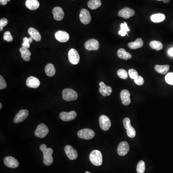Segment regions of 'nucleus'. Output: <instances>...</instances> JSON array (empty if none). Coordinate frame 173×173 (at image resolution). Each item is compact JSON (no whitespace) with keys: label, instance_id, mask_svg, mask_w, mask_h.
I'll return each mask as SVG.
<instances>
[{"label":"nucleus","instance_id":"6","mask_svg":"<svg viewBox=\"0 0 173 173\" xmlns=\"http://www.w3.org/2000/svg\"><path fill=\"white\" fill-rule=\"evenodd\" d=\"M49 133L48 127L44 124H40L37 127L35 131V135L39 138H44Z\"/></svg>","mask_w":173,"mask_h":173},{"label":"nucleus","instance_id":"47","mask_svg":"<svg viewBox=\"0 0 173 173\" xmlns=\"http://www.w3.org/2000/svg\"><path fill=\"white\" fill-rule=\"evenodd\" d=\"M7 1H8V2H10V1L11 0H7Z\"/></svg>","mask_w":173,"mask_h":173},{"label":"nucleus","instance_id":"34","mask_svg":"<svg viewBox=\"0 0 173 173\" xmlns=\"http://www.w3.org/2000/svg\"><path fill=\"white\" fill-rule=\"evenodd\" d=\"M33 42V39L30 37V38H27V37H25L23 39V42L22 43V47L26 48L29 49L30 47V44Z\"/></svg>","mask_w":173,"mask_h":173},{"label":"nucleus","instance_id":"20","mask_svg":"<svg viewBox=\"0 0 173 173\" xmlns=\"http://www.w3.org/2000/svg\"><path fill=\"white\" fill-rule=\"evenodd\" d=\"M26 85L29 88L36 89L40 85V81L38 79L34 76H29L26 81Z\"/></svg>","mask_w":173,"mask_h":173},{"label":"nucleus","instance_id":"41","mask_svg":"<svg viewBox=\"0 0 173 173\" xmlns=\"http://www.w3.org/2000/svg\"><path fill=\"white\" fill-rule=\"evenodd\" d=\"M8 23L7 19H2L0 20V31L3 30V28L7 25Z\"/></svg>","mask_w":173,"mask_h":173},{"label":"nucleus","instance_id":"26","mask_svg":"<svg viewBox=\"0 0 173 173\" xmlns=\"http://www.w3.org/2000/svg\"><path fill=\"white\" fill-rule=\"evenodd\" d=\"M128 47L131 49H137L142 47L143 45V42L141 38H138L134 42H129L128 44Z\"/></svg>","mask_w":173,"mask_h":173},{"label":"nucleus","instance_id":"25","mask_svg":"<svg viewBox=\"0 0 173 173\" xmlns=\"http://www.w3.org/2000/svg\"><path fill=\"white\" fill-rule=\"evenodd\" d=\"M20 52L21 53V56L23 60L25 61H29L30 60V56L31 55V52L26 48L22 47L20 48Z\"/></svg>","mask_w":173,"mask_h":173},{"label":"nucleus","instance_id":"46","mask_svg":"<svg viewBox=\"0 0 173 173\" xmlns=\"http://www.w3.org/2000/svg\"><path fill=\"white\" fill-rule=\"evenodd\" d=\"M85 173H90V172H85Z\"/></svg>","mask_w":173,"mask_h":173},{"label":"nucleus","instance_id":"35","mask_svg":"<svg viewBox=\"0 0 173 173\" xmlns=\"http://www.w3.org/2000/svg\"><path fill=\"white\" fill-rule=\"evenodd\" d=\"M117 75L120 78L123 80H126L128 77V74L124 69H119L117 71Z\"/></svg>","mask_w":173,"mask_h":173},{"label":"nucleus","instance_id":"27","mask_svg":"<svg viewBox=\"0 0 173 173\" xmlns=\"http://www.w3.org/2000/svg\"><path fill=\"white\" fill-rule=\"evenodd\" d=\"M45 72L48 76L51 77L56 74V69L53 64L49 63L46 65L45 68Z\"/></svg>","mask_w":173,"mask_h":173},{"label":"nucleus","instance_id":"21","mask_svg":"<svg viewBox=\"0 0 173 173\" xmlns=\"http://www.w3.org/2000/svg\"><path fill=\"white\" fill-rule=\"evenodd\" d=\"M53 18L57 21H61L63 19L65 13L62 8L60 7H54L53 10Z\"/></svg>","mask_w":173,"mask_h":173},{"label":"nucleus","instance_id":"39","mask_svg":"<svg viewBox=\"0 0 173 173\" xmlns=\"http://www.w3.org/2000/svg\"><path fill=\"white\" fill-rule=\"evenodd\" d=\"M134 82L137 85H142L144 84V79L142 76H138L137 78L134 80Z\"/></svg>","mask_w":173,"mask_h":173},{"label":"nucleus","instance_id":"43","mask_svg":"<svg viewBox=\"0 0 173 173\" xmlns=\"http://www.w3.org/2000/svg\"><path fill=\"white\" fill-rule=\"evenodd\" d=\"M168 53L170 56H173V47L170 49L168 51Z\"/></svg>","mask_w":173,"mask_h":173},{"label":"nucleus","instance_id":"29","mask_svg":"<svg viewBox=\"0 0 173 173\" xmlns=\"http://www.w3.org/2000/svg\"><path fill=\"white\" fill-rule=\"evenodd\" d=\"M151 19L152 22L154 23H160L165 20V16L163 14H154L151 15Z\"/></svg>","mask_w":173,"mask_h":173},{"label":"nucleus","instance_id":"1","mask_svg":"<svg viewBox=\"0 0 173 173\" xmlns=\"http://www.w3.org/2000/svg\"><path fill=\"white\" fill-rule=\"evenodd\" d=\"M40 151L43 154V163L45 165L49 166L53 163V158L52 154H53V150L51 148H47L45 144H42L39 147Z\"/></svg>","mask_w":173,"mask_h":173},{"label":"nucleus","instance_id":"22","mask_svg":"<svg viewBox=\"0 0 173 173\" xmlns=\"http://www.w3.org/2000/svg\"><path fill=\"white\" fill-rule=\"evenodd\" d=\"M28 33L30 35V37L36 40L37 42H39L42 39V36L37 29L33 28H29L28 29Z\"/></svg>","mask_w":173,"mask_h":173},{"label":"nucleus","instance_id":"3","mask_svg":"<svg viewBox=\"0 0 173 173\" xmlns=\"http://www.w3.org/2000/svg\"><path fill=\"white\" fill-rule=\"evenodd\" d=\"M78 97V95L75 90L72 89H65L63 91V98L66 101H72L76 100Z\"/></svg>","mask_w":173,"mask_h":173},{"label":"nucleus","instance_id":"28","mask_svg":"<svg viewBox=\"0 0 173 173\" xmlns=\"http://www.w3.org/2000/svg\"><path fill=\"white\" fill-rule=\"evenodd\" d=\"M155 70L156 71L160 74H166L169 70L170 66L169 65H164V66H160V65H156L155 66Z\"/></svg>","mask_w":173,"mask_h":173},{"label":"nucleus","instance_id":"17","mask_svg":"<svg viewBox=\"0 0 173 173\" xmlns=\"http://www.w3.org/2000/svg\"><path fill=\"white\" fill-rule=\"evenodd\" d=\"M135 11L128 7H125L121 10L118 13V15L123 19H128L129 17L134 16Z\"/></svg>","mask_w":173,"mask_h":173},{"label":"nucleus","instance_id":"12","mask_svg":"<svg viewBox=\"0 0 173 173\" xmlns=\"http://www.w3.org/2000/svg\"><path fill=\"white\" fill-rule=\"evenodd\" d=\"M76 113L75 111H72L69 113L66 112H62L60 114V119L63 121H69L73 120L76 118Z\"/></svg>","mask_w":173,"mask_h":173},{"label":"nucleus","instance_id":"14","mask_svg":"<svg viewBox=\"0 0 173 173\" xmlns=\"http://www.w3.org/2000/svg\"><path fill=\"white\" fill-rule=\"evenodd\" d=\"M120 98L123 105L127 106L131 103V93L128 90H122L120 93Z\"/></svg>","mask_w":173,"mask_h":173},{"label":"nucleus","instance_id":"45","mask_svg":"<svg viewBox=\"0 0 173 173\" xmlns=\"http://www.w3.org/2000/svg\"><path fill=\"white\" fill-rule=\"evenodd\" d=\"M2 108V104L0 103V109H1Z\"/></svg>","mask_w":173,"mask_h":173},{"label":"nucleus","instance_id":"7","mask_svg":"<svg viewBox=\"0 0 173 173\" xmlns=\"http://www.w3.org/2000/svg\"><path fill=\"white\" fill-rule=\"evenodd\" d=\"M68 59L72 64L77 65L80 62V56L79 53L75 49H71L69 50L68 54Z\"/></svg>","mask_w":173,"mask_h":173},{"label":"nucleus","instance_id":"40","mask_svg":"<svg viewBox=\"0 0 173 173\" xmlns=\"http://www.w3.org/2000/svg\"><path fill=\"white\" fill-rule=\"evenodd\" d=\"M7 86L4 77H2V76H0V89L1 90H3V89H5Z\"/></svg>","mask_w":173,"mask_h":173},{"label":"nucleus","instance_id":"5","mask_svg":"<svg viewBox=\"0 0 173 173\" xmlns=\"http://www.w3.org/2000/svg\"><path fill=\"white\" fill-rule=\"evenodd\" d=\"M77 136L80 138L84 140H91L95 136V132L89 128L81 129L77 132Z\"/></svg>","mask_w":173,"mask_h":173},{"label":"nucleus","instance_id":"23","mask_svg":"<svg viewBox=\"0 0 173 173\" xmlns=\"http://www.w3.org/2000/svg\"><path fill=\"white\" fill-rule=\"evenodd\" d=\"M25 5L29 9L35 10L39 7V3L38 0H27Z\"/></svg>","mask_w":173,"mask_h":173},{"label":"nucleus","instance_id":"8","mask_svg":"<svg viewBox=\"0 0 173 173\" xmlns=\"http://www.w3.org/2000/svg\"><path fill=\"white\" fill-rule=\"evenodd\" d=\"M99 124L100 128L104 131H108L111 127L110 119L105 115H102L100 117Z\"/></svg>","mask_w":173,"mask_h":173},{"label":"nucleus","instance_id":"37","mask_svg":"<svg viewBox=\"0 0 173 173\" xmlns=\"http://www.w3.org/2000/svg\"><path fill=\"white\" fill-rule=\"evenodd\" d=\"M4 40L8 42H11L13 40V38L10 31H6L4 35Z\"/></svg>","mask_w":173,"mask_h":173},{"label":"nucleus","instance_id":"48","mask_svg":"<svg viewBox=\"0 0 173 173\" xmlns=\"http://www.w3.org/2000/svg\"><path fill=\"white\" fill-rule=\"evenodd\" d=\"M158 1H161V0H158Z\"/></svg>","mask_w":173,"mask_h":173},{"label":"nucleus","instance_id":"32","mask_svg":"<svg viewBox=\"0 0 173 173\" xmlns=\"http://www.w3.org/2000/svg\"><path fill=\"white\" fill-rule=\"evenodd\" d=\"M150 46L152 49H155L157 51L161 50L163 48V45L161 42L156 40H153L150 43Z\"/></svg>","mask_w":173,"mask_h":173},{"label":"nucleus","instance_id":"42","mask_svg":"<svg viewBox=\"0 0 173 173\" xmlns=\"http://www.w3.org/2000/svg\"><path fill=\"white\" fill-rule=\"evenodd\" d=\"M8 1L7 0H0V4L2 5H7Z\"/></svg>","mask_w":173,"mask_h":173},{"label":"nucleus","instance_id":"4","mask_svg":"<svg viewBox=\"0 0 173 173\" xmlns=\"http://www.w3.org/2000/svg\"><path fill=\"white\" fill-rule=\"evenodd\" d=\"M123 125L125 128L127 129V134L131 138H133L136 136V131L134 127L131 125V120L128 118H125L123 120Z\"/></svg>","mask_w":173,"mask_h":173},{"label":"nucleus","instance_id":"38","mask_svg":"<svg viewBox=\"0 0 173 173\" xmlns=\"http://www.w3.org/2000/svg\"><path fill=\"white\" fill-rule=\"evenodd\" d=\"M128 75L131 79L133 80H135L138 76L137 71L134 69H129L128 71Z\"/></svg>","mask_w":173,"mask_h":173},{"label":"nucleus","instance_id":"19","mask_svg":"<svg viewBox=\"0 0 173 173\" xmlns=\"http://www.w3.org/2000/svg\"><path fill=\"white\" fill-rule=\"evenodd\" d=\"M99 85V91L103 96H108L112 94L113 90L111 86H106L103 82H100Z\"/></svg>","mask_w":173,"mask_h":173},{"label":"nucleus","instance_id":"18","mask_svg":"<svg viewBox=\"0 0 173 173\" xmlns=\"http://www.w3.org/2000/svg\"><path fill=\"white\" fill-rule=\"evenodd\" d=\"M4 164L7 167L12 168H15L19 166L18 161L11 156L6 157L4 159Z\"/></svg>","mask_w":173,"mask_h":173},{"label":"nucleus","instance_id":"33","mask_svg":"<svg viewBox=\"0 0 173 173\" xmlns=\"http://www.w3.org/2000/svg\"><path fill=\"white\" fill-rule=\"evenodd\" d=\"M145 170V164L143 161H139L137 167V173H144Z\"/></svg>","mask_w":173,"mask_h":173},{"label":"nucleus","instance_id":"9","mask_svg":"<svg viewBox=\"0 0 173 173\" xmlns=\"http://www.w3.org/2000/svg\"><path fill=\"white\" fill-rule=\"evenodd\" d=\"M80 20L81 23L85 25L89 24L91 21V17L89 11L85 9L81 10L80 15Z\"/></svg>","mask_w":173,"mask_h":173},{"label":"nucleus","instance_id":"10","mask_svg":"<svg viewBox=\"0 0 173 173\" xmlns=\"http://www.w3.org/2000/svg\"><path fill=\"white\" fill-rule=\"evenodd\" d=\"M99 43L95 39H90L85 43L86 49L89 51H97L99 48Z\"/></svg>","mask_w":173,"mask_h":173},{"label":"nucleus","instance_id":"16","mask_svg":"<svg viewBox=\"0 0 173 173\" xmlns=\"http://www.w3.org/2000/svg\"><path fill=\"white\" fill-rule=\"evenodd\" d=\"M56 39L61 42H66L69 39V35L66 31L59 30L55 34Z\"/></svg>","mask_w":173,"mask_h":173},{"label":"nucleus","instance_id":"11","mask_svg":"<svg viewBox=\"0 0 173 173\" xmlns=\"http://www.w3.org/2000/svg\"><path fill=\"white\" fill-rule=\"evenodd\" d=\"M29 114V112L27 110H21L19 113L16 114L14 118V122L15 123L17 124L24 121Z\"/></svg>","mask_w":173,"mask_h":173},{"label":"nucleus","instance_id":"36","mask_svg":"<svg viewBox=\"0 0 173 173\" xmlns=\"http://www.w3.org/2000/svg\"><path fill=\"white\" fill-rule=\"evenodd\" d=\"M165 81L168 84L173 85V73H169L165 77Z\"/></svg>","mask_w":173,"mask_h":173},{"label":"nucleus","instance_id":"44","mask_svg":"<svg viewBox=\"0 0 173 173\" xmlns=\"http://www.w3.org/2000/svg\"><path fill=\"white\" fill-rule=\"evenodd\" d=\"M170 0H163V2H165V3H168V2H169Z\"/></svg>","mask_w":173,"mask_h":173},{"label":"nucleus","instance_id":"31","mask_svg":"<svg viewBox=\"0 0 173 173\" xmlns=\"http://www.w3.org/2000/svg\"><path fill=\"white\" fill-rule=\"evenodd\" d=\"M120 28H121V29L118 32L119 34L121 36H123V37L126 36V35H127L128 36V34L127 32L130 31V29L128 28L127 22L122 23L120 25Z\"/></svg>","mask_w":173,"mask_h":173},{"label":"nucleus","instance_id":"2","mask_svg":"<svg viewBox=\"0 0 173 173\" xmlns=\"http://www.w3.org/2000/svg\"><path fill=\"white\" fill-rule=\"evenodd\" d=\"M91 163L95 166H100L103 164V155L98 150H93L90 155Z\"/></svg>","mask_w":173,"mask_h":173},{"label":"nucleus","instance_id":"15","mask_svg":"<svg viewBox=\"0 0 173 173\" xmlns=\"http://www.w3.org/2000/svg\"><path fill=\"white\" fill-rule=\"evenodd\" d=\"M65 151L66 155L69 159L73 160L76 159L77 158V151L71 146H66L65 148Z\"/></svg>","mask_w":173,"mask_h":173},{"label":"nucleus","instance_id":"30","mask_svg":"<svg viewBox=\"0 0 173 173\" xmlns=\"http://www.w3.org/2000/svg\"><path fill=\"white\" fill-rule=\"evenodd\" d=\"M102 5L100 0H90L88 2V6L89 8L92 10L96 9L100 7Z\"/></svg>","mask_w":173,"mask_h":173},{"label":"nucleus","instance_id":"24","mask_svg":"<svg viewBox=\"0 0 173 173\" xmlns=\"http://www.w3.org/2000/svg\"><path fill=\"white\" fill-rule=\"evenodd\" d=\"M117 56L120 59L127 60L128 59H131L132 57L131 54L127 52L124 49H120L117 52Z\"/></svg>","mask_w":173,"mask_h":173},{"label":"nucleus","instance_id":"13","mask_svg":"<svg viewBox=\"0 0 173 173\" xmlns=\"http://www.w3.org/2000/svg\"><path fill=\"white\" fill-rule=\"evenodd\" d=\"M129 149H130V147L127 142L126 141H122V142H120L119 145L118 146V154L121 156L126 155L129 151Z\"/></svg>","mask_w":173,"mask_h":173}]
</instances>
